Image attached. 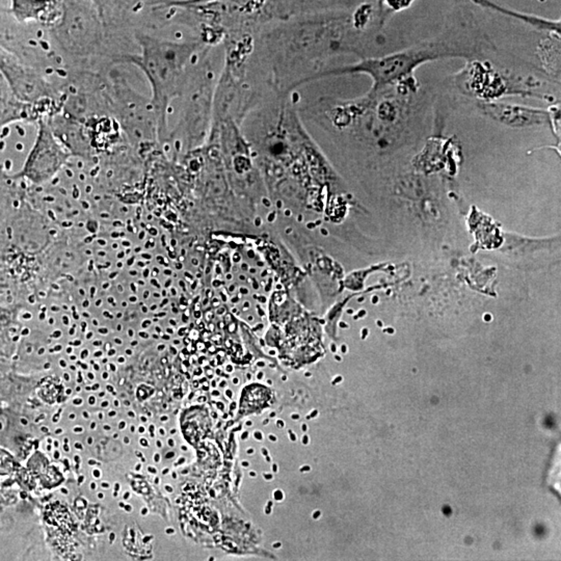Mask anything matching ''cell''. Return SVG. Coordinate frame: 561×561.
Instances as JSON below:
<instances>
[{"label": "cell", "instance_id": "obj_1", "mask_svg": "<svg viewBox=\"0 0 561 561\" xmlns=\"http://www.w3.org/2000/svg\"><path fill=\"white\" fill-rule=\"evenodd\" d=\"M250 140L322 255L385 280L479 265L530 161L458 0H312L307 83Z\"/></svg>", "mask_w": 561, "mask_h": 561}, {"label": "cell", "instance_id": "obj_2", "mask_svg": "<svg viewBox=\"0 0 561 561\" xmlns=\"http://www.w3.org/2000/svg\"><path fill=\"white\" fill-rule=\"evenodd\" d=\"M0 375L58 468L110 510H250L255 437L208 364L42 255L0 240Z\"/></svg>", "mask_w": 561, "mask_h": 561}, {"label": "cell", "instance_id": "obj_3", "mask_svg": "<svg viewBox=\"0 0 561 561\" xmlns=\"http://www.w3.org/2000/svg\"><path fill=\"white\" fill-rule=\"evenodd\" d=\"M42 58L94 115H172L250 140L307 83L312 0H53Z\"/></svg>", "mask_w": 561, "mask_h": 561}, {"label": "cell", "instance_id": "obj_4", "mask_svg": "<svg viewBox=\"0 0 561 561\" xmlns=\"http://www.w3.org/2000/svg\"><path fill=\"white\" fill-rule=\"evenodd\" d=\"M208 520L110 510L58 468L37 426L0 411V561H219Z\"/></svg>", "mask_w": 561, "mask_h": 561}, {"label": "cell", "instance_id": "obj_5", "mask_svg": "<svg viewBox=\"0 0 561 561\" xmlns=\"http://www.w3.org/2000/svg\"><path fill=\"white\" fill-rule=\"evenodd\" d=\"M494 58L525 151L561 140V0H458Z\"/></svg>", "mask_w": 561, "mask_h": 561}]
</instances>
